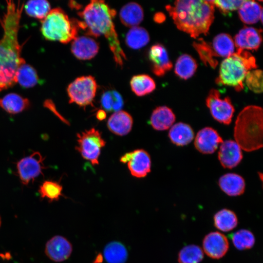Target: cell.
Instances as JSON below:
<instances>
[{"label":"cell","instance_id":"1","mask_svg":"<svg viewBox=\"0 0 263 263\" xmlns=\"http://www.w3.org/2000/svg\"><path fill=\"white\" fill-rule=\"evenodd\" d=\"M5 12L0 19L3 36L0 39V91L14 86L19 67L25 63L21 57V45L18 39L23 2L6 1Z\"/></svg>","mask_w":263,"mask_h":263},{"label":"cell","instance_id":"2","mask_svg":"<svg viewBox=\"0 0 263 263\" xmlns=\"http://www.w3.org/2000/svg\"><path fill=\"white\" fill-rule=\"evenodd\" d=\"M115 15V10L104 1L93 0L83 11L78 13V15L83 19L78 20V25L79 28L86 31L87 35L94 37L104 36L108 40L115 62L121 67L126 57L121 47L113 22Z\"/></svg>","mask_w":263,"mask_h":263},{"label":"cell","instance_id":"3","mask_svg":"<svg viewBox=\"0 0 263 263\" xmlns=\"http://www.w3.org/2000/svg\"><path fill=\"white\" fill-rule=\"evenodd\" d=\"M166 8L177 28L194 38L207 35L214 19L213 0H177Z\"/></svg>","mask_w":263,"mask_h":263},{"label":"cell","instance_id":"4","mask_svg":"<svg viewBox=\"0 0 263 263\" xmlns=\"http://www.w3.org/2000/svg\"><path fill=\"white\" fill-rule=\"evenodd\" d=\"M263 109L258 106L244 107L238 115L234 128L235 142L250 152L263 147Z\"/></svg>","mask_w":263,"mask_h":263},{"label":"cell","instance_id":"5","mask_svg":"<svg viewBox=\"0 0 263 263\" xmlns=\"http://www.w3.org/2000/svg\"><path fill=\"white\" fill-rule=\"evenodd\" d=\"M257 67L256 59L250 52L237 49L236 52L222 62L216 83L231 86L236 91H241L244 89V81L247 74Z\"/></svg>","mask_w":263,"mask_h":263},{"label":"cell","instance_id":"6","mask_svg":"<svg viewBox=\"0 0 263 263\" xmlns=\"http://www.w3.org/2000/svg\"><path fill=\"white\" fill-rule=\"evenodd\" d=\"M79 26L78 20L71 19L60 8L51 9L41 20V32L46 39L67 43L76 37Z\"/></svg>","mask_w":263,"mask_h":263},{"label":"cell","instance_id":"7","mask_svg":"<svg viewBox=\"0 0 263 263\" xmlns=\"http://www.w3.org/2000/svg\"><path fill=\"white\" fill-rule=\"evenodd\" d=\"M97 88V85L93 76L87 75L76 78L67 89L69 102L83 107L92 105Z\"/></svg>","mask_w":263,"mask_h":263},{"label":"cell","instance_id":"8","mask_svg":"<svg viewBox=\"0 0 263 263\" xmlns=\"http://www.w3.org/2000/svg\"><path fill=\"white\" fill-rule=\"evenodd\" d=\"M78 145L75 149L83 158L90 161L93 165H98L101 149L106 145L101 133L94 128L77 133Z\"/></svg>","mask_w":263,"mask_h":263},{"label":"cell","instance_id":"9","mask_svg":"<svg viewBox=\"0 0 263 263\" xmlns=\"http://www.w3.org/2000/svg\"><path fill=\"white\" fill-rule=\"evenodd\" d=\"M206 102L215 120L225 125L230 124L235 109L229 97L222 98L220 92L212 89L209 91Z\"/></svg>","mask_w":263,"mask_h":263},{"label":"cell","instance_id":"10","mask_svg":"<svg viewBox=\"0 0 263 263\" xmlns=\"http://www.w3.org/2000/svg\"><path fill=\"white\" fill-rule=\"evenodd\" d=\"M44 160L41 154L35 151L18 161L17 173L23 185H29L42 174L45 168Z\"/></svg>","mask_w":263,"mask_h":263},{"label":"cell","instance_id":"11","mask_svg":"<svg viewBox=\"0 0 263 263\" xmlns=\"http://www.w3.org/2000/svg\"><path fill=\"white\" fill-rule=\"evenodd\" d=\"M120 161L122 163H128L132 175L135 177H144L150 171V157L148 152L143 149L125 153L120 158Z\"/></svg>","mask_w":263,"mask_h":263},{"label":"cell","instance_id":"12","mask_svg":"<svg viewBox=\"0 0 263 263\" xmlns=\"http://www.w3.org/2000/svg\"><path fill=\"white\" fill-rule=\"evenodd\" d=\"M73 251L70 242L61 235H56L45 244V253L51 261L60 263L68 259Z\"/></svg>","mask_w":263,"mask_h":263},{"label":"cell","instance_id":"13","mask_svg":"<svg viewBox=\"0 0 263 263\" xmlns=\"http://www.w3.org/2000/svg\"><path fill=\"white\" fill-rule=\"evenodd\" d=\"M203 247L207 256L213 259H219L227 253L229 243L226 237L222 233L211 232L204 237Z\"/></svg>","mask_w":263,"mask_h":263},{"label":"cell","instance_id":"14","mask_svg":"<svg viewBox=\"0 0 263 263\" xmlns=\"http://www.w3.org/2000/svg\"><path fill=\"white\" fill-rule=\"evenodd\" d=\"M223 142L222 138L216 130L209 127L200 130L194 139L196 150L203 154H212Z\"/></svg>","mask_w":263,"mask_h":263},{"label":"cell","instance_id":"15","mask_svg":"<svg viewBox=\"0 0 263 263\" xmlns=\"http://www.w3.org/2000/svg\"><path fill=\"white\" fill-rule=\"evenodd\" d=\"M218 157L224 168L233 169L239 165L243 159L242 149L235 141L226 140L221 144Z\"/></svg>","mask_w":263,"mask_h":263},{"label":"cell","instance_id":"16","mask_svg":"<svg viewBox=\"0 0 263 263\" xmlns=\"http://www.w3.org/2000/svg\"><path fill=\"white\" fill-rule=\"evenodd\" d=\"M148 56L152 71L156 75L162 76L172 68L167 50L163 45L157 43L152 45Z\"/></svg>","mask_w":263,"mask_h":263},{"label":"cell","instance_id":"17","mask_svg":"<svg viewBox=\"0 0 263 263\" xmlns=\"http://www.w3.org/2000/svg\"><path fill=\"white\" fill-rule=\"evenodd\" d=\"M99 48V44L94 39L86 36H80L76 37L72 41L71 50L77 59L89 60L96 56Z\"/></svg>","mask_w":263,"mask_h":263},{"label":"cell","instance_id":"18","mask_svg":"<svg viewBox=\"0 0 263 263\" xmlns=\"http://www.w3.org/2000/svg\"><path fill=\"white\" fill-rule=\"evenodd\" d=\"M262 30L245 26L234 37V45L238 49L256 51L262 41Z\"/></svg>","mask_w":263,"mask_h":263},{"label":"cell","instance_id":"19","mask_svg":"<svg viewBox=\"0 0 263 263\" xmlns=\"http://www.w3.org/2000/svg\"><path fill=\"white\" fill-rule=\"evenodd\" d=\"M133 119L127 112L119 111L114 112L109 118L107 127L113 133L124 136L129 133L132 130Z\"/></svg>","mask_w":263,"mask_h":263},{"label":"cell","instance_id":"20","mask_svg":"<svg viewBox=\"0 0 263 263\" xmlns=\"http://www.w3.org/2000/svg\"><path fill=\"white\" fill-rule=\"evenodd\" d=\"M218 184L222 191L231 196L242 195L245 188L244 179L241 175L234 173L222 175L219 179Z\"/></svg>","mask_w":263,"mask_h":263},{"label":"cell","instance_id":"21","mask_svg":"<svg viewBox=\"0 0 263 263\" xmlns=\"http://www.w3.org/2000/svg\"><path fill=\"white\" fill-rule=\"evenodd\" d=\"M175 115L171 109L165 106L156 107L150 118V124L157 131H165L170 128L175 121Z\"/></svg>","mask_w":263,"mask_h":263},{"label":"cell","instance_id":"22","mask_svg":"<svg viewBox=\"0 0 263 263\" xmlns=\"http://www.w3.org/2000/svg\"><path fill=\"white\" fill-rule=\"evenodd\" d=\"M119 18L122 24L126 26H137L143 19L144 11L139 4L134 2H129L121 8Z\"/></svg>","mask_w":263,"mask_h":263},{"label":"cell","instance_id":"23","mask_svg":"<svg viewBox=\"0 0 263 263\" xmlns=\"http://www.w3.org/2000/svg\"><path fill=\"white\" fill-rule=\"evenodd\" d=\"M170 141L177 146H184L194 139V132L190 125L183 122L173 125L169 132Z\"/></svg>","mask_w":263,"mask_h":263},{"label":"cell","instance_id":"24","mask_svg":"<svg viewBox=\"0 0 263 263\" xmlns=\"http://www.w3.org/2000/svg\"><path fill=\"white\" fill-rule=\"evenodd\" d=\"M30 105L28 99L15 93L8 94L0 99V107L11 114L23 112L27 109Z\"/></svg>","mask_w":263,"mask_h":263},{"label":"cell","instance_id":"25","mask_svg":"<svg viewBox=\"0 0 263 263\" xmlns=\"http://www.w3.org/2000/svg\"><path fill=\"white\" fill-rule=\"evenodd\" d=\"M240 19L248 24L257 22L259 19L262 21V7L254 0H245L239 9Z\"/></svg>","mask_w":263,"mask_h":263},{"label":"cell","instance_id":"26","mask_svg":"<svg viewBox=\"0 0 263 263\" xmlns=\"http://www.w3.org/2000/svg\"><path fill=\"white\" fill-rule=\"evenodd\" d=\"M103 255L108 263H125L128 254L126 247L122 243L113 241L104 247Z\"/></svg>","mask_w":263,"mask_h":263},{"label":"cell","instance_id":"27","mask_svg":"<svg viewBox=\"0 0 263 263\" xmlns=\"http://www.w3.org/2000/svg\"><path fill=\"white\" fill-rule=\"evenodd\" d=\"M215 227L224 232H228L234 229L238 225V221L234 211L224 208L218 211L213 217Z\"/></svg>","mask_w":263,"mask_h":263},{"label":"cell","instance_id":"28","mask_svg":"<svg viewBox=\"0 0 263 263\" xmlns=\"http://www.w3.org/2000/svg\"><path fill=\"white\" fill-rule=\"evenodd\" d=\"M211 45L216 56L227 57L234 53V40L226 33H221L215 36Z\"/></svg>","mask_w":263,"mask_h":263},{"label":"cell","instance_id":"29","mask_svg":"<svg viewBox=\"0 0 263 263\" xmlns=\"http://www.w3.org/2000/svg\"><path fill=\"white\" fill-rule=\"evenodd\" d=\"M130 85L132 92L138 96L150 94L156 87L154 80L149 75L145 74L132 76Z\"/></svg>","mask_w":263,"mask_h":263},{"label":"cell","instance_id":"30","mask_svg":"<svg viewBox=\"0 0 263 263\" xmlns=\"http://www.w3.org/2000/svg\"><path fill=\"white\" fill-rule=\"evenodd\" d=\"M150 41L148 31L143 27H132L126 36L125 41L128 46L133 49H139L146 46Z\"/></svg>","mask_w":263,"mask_h":263},{"label":"cell","instance_id":"31","mask_svg":"<svg viewBox=\"0 0 263 263\" xmlns=\"http://www.w3.org/2000/svg\"><path fill=\"white\" fill-rule=\"evenodd\" d=\"M197 68L196 60L190 55L183 54L178 58L175 65L174 71L179 77L187 79L193 76Z\"/></svg>","mask_w":263,"mask_h":263},{"label":"cell","instance_id":"32","mask_svg":"<svg viewBox=\"0 0 263 263\" xmlns=\"http://www.w3.org/2000/svg\"><path fill=\"white\" fill-rule=\"evenodd\" d=\"M193 46L206 66L209 65L213 68L217 66L218 62L214 58L216 56L211 43L207 42L203 38H199L193 42Z\"/></svg>","mask_w":263,"mask_h":263},{"label":"cell","instance_id":"33","mask_svg":"<svg viewBox=\"0 0 263 263\" xmlns=\"http://www.w3.org/2000/svg\"><path fill=\"white\" fill-rule=\"evenodd\" d=\"M17 81L24 88H31L38 83V76L36 70L32 66L24 63L18 69Z\"/></svg>","mask_w":263,"mask_h":263},{"label":"cell","instance_id":"34","mask_svg":"<svg viewBox=\"0 0 263 263\" xmlns=\"http://www.w3.org/2000/svg\"><path fill=\"white\" fill-rule=\"evenodd\" d=\"M62 186L56 181L45 180L40 185L38 192L42 199H46L49 202L56 201L63 196Z\"/></svg>","mask_w":263,"mask_h":263},{"label":"cell","instance_id":"35","mask_svg":"<svg viewBox=\"0 0 263 263\" xmlns=\"http://www.w3.org/2000/svg\"><path fill=\"white\" fill-rule=\"evenodd\" d=\"M101 107L107 112H117L123 108L124 102L121 95L115 90L104 92L100 99Z\"/></svg>","mask_w":263,"mask_h":263},{"label":"cell","instance_id":"36","mask_svg":"<svg viewBox=\"0 0 263 263\" xmlns=\"http://www.w3.org/2000/svg\"><path fill=\"white\" fill-rule=\"evenodd\" d=\"M24 8L29 16L42 20L51 10V6L45 0H30L24 4Z\"/></svg>","mask_w":263,"mask_h":263},{"label":"cell","instance_id":"37","mask_svg":"<svg viewBox=\"0 0 263 263\" xmlns=\"http://www.w3.org/2000/svg\"><path fill=\"white\" fill-rule=\"evenodd\" d=\"M204 258L201 248L196 245L190 244L184 246L179 252L178 261L179 263H200Z\"/></svg>","mask_w":263,"mask_h":263},{"label":"cell","instance_id":"38","mask_svg":"<svg viewBox=\"0 0 263 263\" xmlns=\"http://www.w3.org/2000/svg\"><path fill=\"white\" fill-rule=\"evenodd\" d=\"M231 240L234 246L239 250L251 248L255 242L253 234L247 229H241L231 235Z\"/></svg>","mask_w":263,"mask_h":263},{"label":"cell","instance_id":"39","mask_svg":"<svg viewBox=\"0 0 263 263\" xmlns=\"http://www.w3.org/2000/svg\"><path fill=\"white\" fill-rule=\"evenodd\" d=\"M248 88L253 92L260 94L263 92V72L261 70L250 71L245 78Z\"/></svg>","mask_w":263,"mask_h":263},{"label":"cell","instance_id":"40","mask_svg":"<svg viewBox=\"0 0 263 263\" xmlns=\"http://www.w3.org/2000/svg\"><path fill=\"white\" fill-rule=\"evenodd\" d=\"M245 0H213L214 6L224 14L239 9Z\"/></svg>","mask_w":263,"mask_h":263},{"label":"cell","instance_id":"41","mask_svg":"<svg viewBox=\"0 0 263 263\" xmlns=\"http://www.w3.org/2000/svg\"><path fill=\"white\" fill-rule=\"evenodd\" d=\"M44 106L51 111L61 121L66 124H69V122L56 110L55 104L52 100L49 99L46 100L44 102Z\"/></svg>","mask_w":263,"mask_h":263},{"label":"cell","instance_id":"42","mask_svg":"<svg viewBox=\"0 0 263 263\" xmlns=\"http://www.w3.org/2000/svg\"><path fill=\"white\" fill-rule=\"evenodd\" d=\"M165 19V16L162 13H157L154 16V20L158 23H161Z\"/></svg>","mask_w":263,"mask_h":263},{"label":"cell","instance_id":"43","mask_svg":"<svg viewBox=\"0 0 263 263\" xmlns=\"http://www.w3.org/2000/svg\"><path fill=\"white\" fill-rule=\"evenodd\" d=\"M96 116L99 120H103L105 119L106 113L103 110H100L97 112Z\"/></svg>","mask_w":263,"mask_h":263},{"label":"cell","instance_id":"44","mask_svg":"<svg viewBox=\"0 0 263 263\" xmlns=\"http://www.w3.org/2000/svg\"><path fill=\"white\" fill-rule=\"evenodd\" d=\"M69 5L72 8L75 9H79L81 8V5L75 1H70Z\"/></svg>","mask_w":263,"mask_h":263},{"label":"cell","instance_id":"45","mask_svg":"<svg viewBox=\"0 0 263 263\" xmlns=\"http://www.w3.org/2000/svg\"><path fill=\"white\" fill-rule=\"evenodd\" d=\"M103 256L101 254L99 253L97 255L95 259L94 260L93 263H101L103 261Z\"/></svg>","mask_w":263,"mask_h":263},{"label":"cell","instance_id":"46","mask_svg":"<svg viewBox=\"0 0 263 263\" xmlns=\"http://www.w3.org/2000/svg\"><path fill=\"white\" fill-rule=\"evenodd\" d=\"M0 225H1V218H0Z\"/></svg>","mask_w":263,"mask_h":263}]
</instances>
